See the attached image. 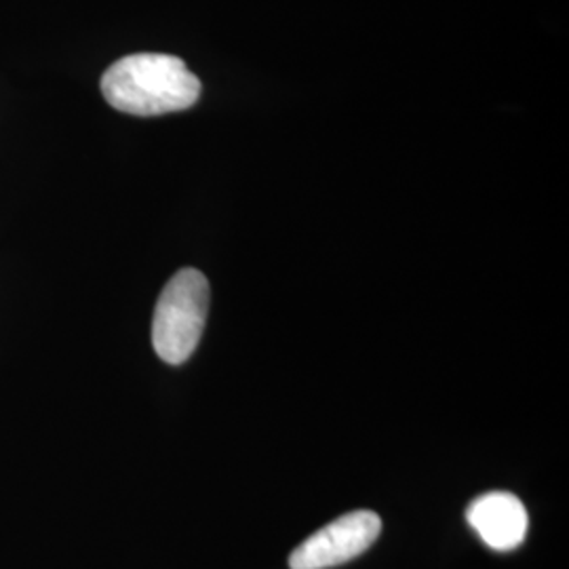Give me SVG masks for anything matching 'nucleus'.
Segmentation results:
<instances>
[{
    "label": "nucleus",
    "instance_id": "4",
    "mask_svg": "<svg viewBox=\"0 0 569 569\" xmlns=\"http://www.w3.org/2000/svg\"><path fill=\"white\" fill-rule=\"evenodd\" d=\"M467 519L489 549L498 552L521 547L528 536V509L509 491H489L479 496L470 502Z\"/></svg>",
    "mask_w": 569,
    "mask_h": 569
},
{
    "label": "nucleus",
    "instance_id": "2",
    "mask_svg": "<svg viewBox=\"0 0 569 569\" xmlns=\"http://www.w3.org/2000/svg\"><path fill=\"white\" fill-rule=\"evenodd\" d=\"M207 315V277L197 268H182L164 284L152 319V346L164 363L182 366L194 355Z\"/></svg>",
    "mask_w": 569,
    "mask_h": 569
},
{
    "label": "nucleus",
    "instance_id": "3",
    "mask_svg": "<svg viewBox=\"0 0 569 569\" xmlns=\"http://www.w3.org/2000/svg\"><path fill=\"white\" fill-rule=\"evenodd\" d=\"M382 519L373 510H352L327 523L289 555L291 569H329L363 555L380 536Z\"/></svg>",
    "mask_w": 569,
    "mask_h": 569
},
{
    "label": "nucleus",
    "instance_id": "1",
    "mask_svg": "<svg viewBox=\"0 0 569 569\" xmlns=\"http://www.w3.org/2000/svg\"><path fill=\"white\" fill-rule=\"evenodd\" d=\"M106 102L133 117L182 112L201 98V81L176 56L136 53L114 61L102 77Z\"/></svg>",
    "mask_w": 569,
    "mask_h": 569
}]
</instances>
